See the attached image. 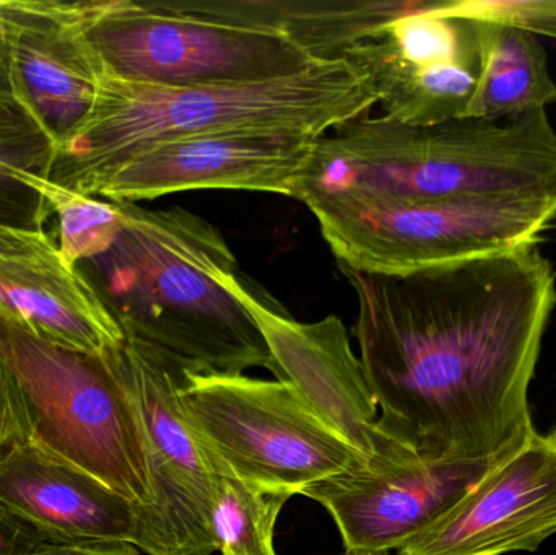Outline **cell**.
I'll return each mask as SVG.
<instances>
[{
    "label": "cell",
    "instance_id": "5",
    "mask_svg": "<svg viewBox=\"0 0 556 555\" xmlns=\"http://www.w3.org/2000/svg\"><path fill=\"white\" fill-rule=\"evenodd\" d=\"M0 357L18 383L31 445L152 507L142 424L104 355L59 348L0 315Z\"/></svg>",
    "mask_w": 556,
    "mask_h": 555
},
{
    "label": "cell",
    "instance_id": "4",
    "mask_svg": "<svg viewBox=\"0 0 556 555\" xmlns=\"http://www.w3.org/2000/svg\"><path fill=\"white\" fill-rule=\"evenodd\" d=\"M314 194L556 198V130L545 110L431 126L365 114L317 140L300 201Z\"/></svg>",
    "mask_w": 556,
    "mask_h": 555
},
{
    "label": "cell",
    "instance_id": "17",
    "mask_svg": "<svg viewBox=\"0 0 556 555\" xmlns=\"http://www.w3.org/2000/svg\"><path fill=\"white\" fill-rule=\"evenodd\" d=\"M176 9L290 36L320 61L350 49L414 9L417 0H172Z\"/></svg>",
    "mask_w": 556,
    "mask_h": 555
},
{
    "label": "cell",
    "instance_id": "27",
    "mask_svg": "<svg viewBox=\"0 0 556 555\" xmlns=\"http://www.w3.org/2000/svg\"><path fill=\"white\" fill-rule=\"evenodd\" d=\"M548 439H551L552 442H554L556 445V429L554 430V432L551 433V436H548Z\"/></svg>",
    "mask_w": 556,
    "mask_h": 555
},
{
    "label": "cell",
    "instance_id": "18",
    "mask_svg": "<svg viewBox=\"0 0 556 555\" xmlns=\"http://www.w3.org/2000/svg\"><path fill=\"white\" fill-rule=\"evenodd\" d=\"M472 22L479 74L466 116H513L545 110L556 100L547 52L538 36L505 23Z\"/></svg>",
    "mask_w": 556,
    "mask_h": 555
},
{
    "label": "cell",
    "instance_id": "23",
    "mask_svg": "<svg viewBox=\"0 0 556 555\" xmlns=\"http://www.w3.org/2000/svg\"><path fill=\"white\" fill-rule=\"evenodd\" d=\"M451 15L505 23L556 39V0H447Z\"/></svg>",
    "mask_w": 556,
    "mask_h": 555
},
{
    "label": "cell",
    "instance_id": "7",
    "mask_svg": "<svg viewBox=\"0 0 556 555\" xmlns=\"http://www.w3.org/2000/svg\"><path fill=\"white\" fill-rule=\"evenodd\" d=\"M179 403L217 475L264 491L293 497L369 463L285 381L188 368Z\"/></svg>",
    "mask_w": 556,
    "mask_h": 555
},
{
    "label": "cell",
    "instance_id": "25",
    "mask_svg": "<svg viewBox=\"0 0 556 555\" xmlns=\"http://www.w3.org/2000/svg\"><path fill=\"white\" fill-rule=\"evenodd\" d=\"M16 555H140V553L134 544L121 543V541L62 543V541L45 540Z\"/></svg>",
    "mask_w": 556,
    "mask_h": 555
},
{
    "label": "cell",
    "instance_id": "11",
    "mask_svg": "<svg viewBox=\"0 0 556 555\" xmlns=\"http://www.w3.org/2000/svg\"><path fill=\"white\" fill-rule=\"evenodd\" d=\"M498 463L431 462L415 452L304 489L329 512L345 553L386 554L433 527Z\"/></svg>",
    "mask_w": 556,
    "mask_h": 555
},
{
    "label": "cell",
    "instance_id": "19",
    "mask_svg": "<svg viewBox=\"0 0 556 555\" xmlns=\"http://www.w3.org/2000/svg\"><path fill=\"white\" fill-rule=\"evenodd\" d=\"M288 499L290 495L217 476L208 520L217 551L222 555H277L274 531Z\"/></svg>",
    "mask_w": 556,
    "mask_h": 555
},
{
    "label": "cell",
    "instance_id": "21",
    "mask_svg": "<svg viewBox=\"0 0 556 555\" xmlns=\"http://www.w3.org/2000/svg\"><path fill=\"white\" fill-rule=\"evenodd\" d=\"M52 153L54 142L23 97L0 29V163L46 178Z\"/></svg>",
    "mask_w": 556,
    "mask_h": 555
},
{
    "label": "cell",
    "instance_id": "20",
    "mask_svg": "<svg viewBox=\"0 0 556 555\" xmlns=\"http://www.w3.org/2000/svg\"><path fill=\"white\" fill-rule=\"evenodd\" d=\"M29 185L45 194L58 217V247L71 266L106 251L123 225L119 202L90 198L62 188L42 176L16 169Z\"/></svg>",
    "mask_w": 556,
    "mask_h": 555
},
{
    "label": "cell",
    "instance_id": "8",
    "mask_svg": "<svg viewBox=\"0 0 556 555\" xmlns=\"http://www.w3.org/2000/svg\"><path fill=\"white\" fill-rule=\"evenodd\" d=\"M85 31L104 72L162 87L260 84L324 62L285 33L192 15L172 0H88Z\"/></svg>",
    "mask_w": 556,
    "mask_h": 555
},
{
    "label": "cell",
    "instance_id": "3",
    "mask_svg": "<svg viewBox=\"0 0 556 555\" xmlns=\"http://www.w3.org/2000/svg\"><path fill=\"white\" fill-rule=\"evenodd\" d=\"M119 205L123 225L111 247L77 266L126 338L155 345L198 374L270 370L256 319L217 280L238 270L222 231L182 207Z\"/></svg>",
    "mask_w": 556,
    "mask_h": 555
},
{
    "label": "cell",
    "instance_id": "14",
    "mask_svg": "<svg viewBox=\"0 0 556 555\" xmlns=\"http://www.w3.org/2000/svg\"><path fill=\"white\" fill-rule=\"evenodd\" d=\"M0 29L23 97L55 149L97 94L101 64L85 31V2L0 0Z\"/></svg>",
    "mask_w": 556,
    "mask_h": 555
},
{
    "label": "cell",
    "instance_id": "1",
    "mask_svg": "<svg viewBox=\"0 0 556 555\" xmlns=\"http://www.w3.org/2000/svg\"><path fill=\"white\" fill-rule=\"evenodd\" d=\"M339 269L388 436L431 462L500 463L538 433L529 387L556 306L538 243L408 276Z\"/></svg>",
    "mask_w": 556,
    "mask_h": 555
},
{
    "label": "cell",
    "instance_id": "6",
    "mask_svg": "<svg viewBox=\"0 0 556 555\" xmlns=\"http://www.w3.org/2000/svg\"><path fill=\"white\" fill-rule=\"evenodd\" d=\"M303 204L337 264L376 276H408L539 243L556 217V198L314 194Z\"/></svg>",
    "mask_w": 556,
    "mask_h": 555
},
{
    "label": "cell",
    "instance_id": "28",
    "mask_svg": "<svg viewBox=\"0 0 556 555\" xmlns=\"http://www.w3.org/2000/svg\"><path fill=\"white\" fill-rule=\"evenodd\" d=\"M343 555H386V554H355V553H345Z\"/></svg>",
    "mask_w": 556,
    "mask_h": 555
},
{
    "label": "cell",
    "instance_id": "22",
    "mask_svg": "<svg viewBox=\"0 0 556 555\" xmlns=\"http://www.w3.org/2000/svg\"><path fill=\"white\" fill-rule=\"evenodd\" d=\"M52 211L39 189L26 182L16 168L0 163V253H15L31 243Z\"/></svg>",
    "mask_w": 556,
    "mask_h": 555
},
{
    "label": "cell",
    "instance_id": "16",
    "mask_svg": "<svg viewBox=\"0 0 556 555\" xmlns=\"http://www.w3.org/2000/svg\"><path fill=\"white\" fill-rule=\"evenodd\" d=\"M0 315L59 348L106 355L126 342L93 283L46 234L18 253H0Z\"/></svg>",
    "mask_w": 556,
    "mask_h": 555
},
{
    "label": "cell",
    "instance_id": "26",
    "mask_svg": "<svg viewBox=\"0 0 556 555\" xmlns=\"http://www.w3.org/2000/svg\"><path fill=\"white\" fill-rule=\"evenodd\" d=\"M39 541L45 538L0 505V555H16Z\"/></svg>",
    "mask_w": 556,
    "mask_h": 555
},
{
    "label": "cell",
    "instance_id": "24",
    "mask_svg": "<svg viewBox=\"0 0 556 555\" xmlns=\"http://www.w3.org/2000/svg\"><path fill=\"white\" fill-rule=\"evenodd\" d=\"M29 442L31 432L18 383L0 357V466Z\"/></svg>",
    "mask_w": 556,
    "mask_h": 555
},
{
    "label": "cell",
    "instance_id": "15",
    "mask_svg": "<svg viewBox=\"0 0 556 555\" xmlns=\"http://www.w3.org/2000/svg\"><path fill=\"white\" fill-rule=\"evenodd\" d=\"M0 505L48 541L134 546L146 507L31 443L0 466Z\"/></svg>",
    "mask_w": 556,
    "mask_h": 555
},
{
    "label": "cell",
    "instance_id": "13",
    "mask_svg": "<svg viewBox=\"0 0 556 555\" xmlns=\"http://www.w3.org/2000/svg\"><path fill=\"white\" fill-rule=\"evenodd\" d=\"M556 533V445L535 433L401 555H505Z\"/></svg>",
    "mask_w": 556,
    "mask_h": 555
},
{
    "label": "cell",
    "instance_id": "12",
    "mask_svg": "<svg viewBox=\"0 0 556 555\" xmlns=\"http://www.w3.org/2000/svg\"><path fill=\"white\" fill-rule=\"evenodd\" d=\"M320 137L217 133L160 143L121 165L98 189L111 202L153 201L198 189L270 192L300 201Z\"/></svg>",
    "mask_w": 556,
    "mask_h": 555
},
{
    "label": "cell",
    "instance_id": "10",
    "mask_svg": "<svg viewBox=\"0 0 556 555\" xmlns=\"http://www.w3.org/2000/svg\"><path fill=\"white\" fill-rule=\"evenodd\" d=\"M217 280L256 319L269 345L270 371L277 380L291 384L327 426L369 462L414 452L382 430L365 367L353 354L339 316L296 321L238 270L218 274Z\"/></svg>",
    "mask_w": 556,
    "mask_h": 555
},
{
    "label": "cell",
    "instance_id": "2",
    "mask_svg": "<svg viewBox=\"0 0 556 555\" xmlns=\"http://www.w3.org/2000/svg\"><path fill=\"white\" fill-rule=\"evenodd\" d=\"M376 104L368 72L350 59L278 80L207 87L139 84L101 68L93 106L55 146L46 179L97 198L121 165L160 143L217 133L323 137Z\"/></svg>",
    "mask_w": 556,
    "mask_h": 555
},
{
    "label": "cell",
    "instance_id": "9",
    "mask_svg": "<svg viewBox=\"0 0 556 555\" xmlns=\"http://www.w3.org/2000/svg\"><path fill=\"white\" fill-rule=\"evenodd\" d=\"M104 357L129 393L146 436L155 501L143 507L137 550L149 555L214 554L208 520L218 475L179 403L188 367L132 338Z\"/></svg>",
    "mask_w": 556,
    "mask_h": 555
}]
</instances>
